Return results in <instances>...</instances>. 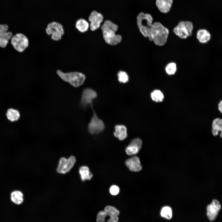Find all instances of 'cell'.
I'll return each instance as SVG.
<instances>
[{"instance_id":"1","label":"cell","mask_w":222,"mask_h":222,"mask_svg":"<svg viewBox=\"0 0 222 222\" xmlns=\"http://www.w3.org/2000/svg\"><path fill=\"white\" fill-rule=\"evenodd\" d=\"M118 26L109 20L105 21L101 27L103 38L105 42L111 45H115L121 41V37L116 35Z\"/></svg>"},{"instance_id":"2","label":"cell","mask_w":222,"mask_h":222,"mask_svg":"<svg viewBox=\"0 0 222 222\" xmlns=\"http://www.w3.org/2000/svg\"><path fill=\"white\" fill-rule=\"evenodd\" d=\"M150 28L154 43L159 46L164 45L167 39L169 33L168 29L159 22L153 23Z\"/></svg>"},{"instance_id":"3","label":"cell","mask_w":222,"mask_h":222,"mask_svg":"<svg viewBox=\"0 0 222 222\" xmlns=\"http://www.w3.org/2000/svg\"><path fill=\"white\" fill-rule=\"evenodd\" d=\"M56 73L63 80L68 82L71 85L76 88L82 85L85 79V75L80 72L64 73L60 70H58Z\"/></svg>"},{"instance_id":"4","label":"cell","mask_w":222,"mask_h":222,"mask_svg":"<svg viewBox=\"0 0 222 222\" xmlns=\"http://www.w3.org/2000/svg\"><path fill=\"white\" fill-rule=\"evenodd\" d=\"M10 44L17 52H24L29 46L28 38L24 34L18 33L13 35L10 40Z\"/></svg>"},{"instance_id":"5","label":"cell","mask_w":222,"mask_h":222,"mask_svg":"<svg viewBox=\"0 0 222 222\" xmlns=\"http://www.w3.org/2000/svg\"><path fill=\"white\" fill-rule=\"evenodd\" d=\"M193 25L189 21H182L173 29L174 33L179 38L185 39L191 35L192 34Z\"/></svg>"},{"instance_id":"6","label":"cell","mask_w":222,"mask_h":222,"mask_svg":"<svg viewBox=\"0 0 222 222\" xmlns=\"http://www.w3.org/2000/svg\"><path fill=\"white\" fill-rule=\"evenodd\" d=\"M46 31L48 35H51L52 39L55 41L60 40L64 33L62 25L59 22L54 21L48 24Z\"/></svg>"},{"instance_id":"7","label":"cell","mask_w":222,"mask_h":222,"mask_svg":"<svg viewBox=\"0 0 222 222\" xmlns=\"http://www.w3.org/2000/svg\"><path fill=\"white\" fill-rule=\"evenodd\" d=\"M91 108L93 111V115L88 124V130L91 134H98L103 131L105 126L103 121L98 117L93 107Z\"/></svg>"},{"instance_id":"8","label":"cell","mask_w":222,"mask_h":222,"mask_svg":"<svg viewBox=\"0 0 222 222\" xmlns=\"http://www.w3.org/2000/svg\"><path fill=\"white\" fill-rule=\"evenodd\" d=\"M97 97L96 92L90 88H84L82 91L80 103V106L86 109L88 106H92L93 100Z\"/></svg>"},{"instance_id":"9","label":"cell","mask_w":222,"mask_h":222,"mask_svg":"<svg viewBox=\"0 0 222 222\" xmlns=\"http://www.w3.org/2000/svg\"><path fill=\"white\" fill-rule=\"evenodd\" d=\"M76 159L74 156H71L68 159L64 157L60 158L57 169L59 173L66 174L69 172L76 162Z\"/></svg>"},{"instance_id":"10","label":"cell","mask_w":222,"mask_h":222,"mask_svg":"<svg viewBox=\"0 0 222 222\" xmlns=\"http://www.w3.org/2000/svg\"><path fill=\"white\" fill-rule=\"evenodd\" d=\"M9 26L6 24L0 23V47L4 48L9 43L13 34L8 31Z\"/></svg>"},{"instance_id":"11","label":"cell","mask_w":222,"mask_h":222,"mask_svg":"<svg viewBox=\"0 0 222 222\" xmlns=\"http://www.w3.org/2000/svg\"><path fill=\"white\" fill-rule=\"evenodd\" d=\"M103 19V16L101 13L96 10L92 11L88 17V19L90 22L89 27L90 30L94 31L98 29Z\"/></svg>"},{"instance_id":"12","label":"cell","mask_w":222,"mask_h":222,"mask_svg":"<svg viewBox=\"0 0 222 222\" xmlns=\"http://www.w3.org/2000/svg\"><path fill=\"white\" fill-rule=\"evenodd\" d=\"M221 208L220 202L216 199L213 200L211 204L208 205L207 216L210 220L212 221L215 220Z\"/></svg>"},{"instance_id":"13","label":"cell","mask_w":222,"mask_h":222,"mask_svg":"<svg viewBox=\"0 0 222 222\" xmlns=\"http://www.w3.org/2000/svg\"><path fill=\"white\" fill-rule=\"evenodd\" d=\"M142 143V140L139 138L133 139L125 148L126 154L129 155L137 154L141 148Z\"/></svg>"},{"instance_id":"14","label":"cell","mask_w":222,"mask_h":222,"mask_svg":"<svg viewBox=\"0 0 222 222\" xmlns=\"http://www.w3.org/2000/svg\"><path fill=\"white\" fill-rule=\"evenodd\" d=\"M125 163L126 166L132 171L138 172L142 169L140 160L137 156H134L128 159Z\"/></svg>"},{"instance_id":"15","label":"cell","mask_w":222,"mask_h":222,"mask_svg":"<svg viewBox=\"0 0 222 222\" xmlns=\"http://www.w3.org/2000/svg\"><path fill=\"white\" fill-rule=\"evenodd\" d=\"M105 216H109L110 218L107 222H118V216L120 214L119 211L115 207L107 206L104 208V210Z\"/></svg>"},{"instance_id":"16","label":"cell","mask_w":222,"mask_h":222,"mask_svg":"<svg viewBox=\"0 0 222 222\" xmlns=\"http://www.w3.org/2000/svg\"><path fill=\"white\" fill-rule=\"evenodd\" d=\"M137 18L138 28L144 22L146 23V26L149 27H150L153 24L152 17L149 14H145L143 12H141L138 15Z\"/></svg>"},{"instance_id":"17","label":"cell","mask_w":222,"mask_h":222,"mask_svg":"<svg viewBox=\"0 0 222 222\" xmlns=\"http://www.w3.org/2000/svg\"><path fill=\"white\" fill-rule=\"evenodd\" d=\"M173 2V0H156V5L161 12L166 13L170 11Z\"/></svg>"},{"instance_id":"18","label":"cell","mask_w":222,"mask_h":222,"mask_svg":"<svg viewBox=\"0 0 222 222\" xmlns=\"http://www.w3.org/2000/svg\"><path fill=\"white\" fill-rule=\"evenodd\" d=\"M115 130L114 135L120 140L122 141L127 138V130L125 126L121 125H116L115 127Z\"/></svg>"},{"instance_id":"19","label":"cell","mask_w":222,"mask_h":222,"mask_svg":"<svg viewBox=\"0 0 222 222\" xmlns=\"http://www.w3.org/2000/svg\"><path fill=\"white\" fill-rule=\"evenodd\" d=\"M10 199L11 201L15 204L20 205L24 201L23 194L20 190H14L10 193Z\"/></svg>"},{"instance_id":"20","label":"cell","mask_w":222,"mask_h":222,"mask_svg":"<svg viewBox=\"0 0 222 222\" xmlns=\"http://www.w3.org/2000/svg\"><path fill=\"white\" fill-rule=\"evenodd\" d=\"M75 27L79 31L83 33L88 30L89 24L86 19L83 18H80L76 21Z\"/></svg>"},{"instance_id":"21","label":"cell","mask_w":222,"mask_h":222,"mask_svg":"<svg viewBox=\"0 0 222 222\" xmlns=\"http://www.w3.org/2000/svg\"><path fill=\"white\" fill-rule=\"evenodd\" d=\"M197 38L200 43H207L210 40L211 35L207 30L204 29H200L197 32Z\"/></svg>"},{"instance_id":"22","label":"cell","mask_w":222,"mask_h":222,"mask_svg":"<svg viewBox=\"0 0 222 222\" xmlns=\"http://www.w3.org/2000/svg\"><path fill=\"white\" fill-rule=\"evenodd\" d=\"M79 173L81 180L84 182L86 180H90L92 178L93 175L90 172L88 167L86 166H80L79 169Z\"/></svg>"},{"instance_id":"23","label":"cell","mask_w":222,"mask_h":222,"mask_svg":"<svg viewBox=\"0 0 222 222\" xmlns=\"http://www.w3.org/2000/svg\"><path fill=\"white\" fill-rule=\"evenodd\" d=\"M7 119L11 122H14L18 120L20 117L19 111L15 109L10 108L8 109L6 113Z\"/></svg>"},{"instance_id":"24","label":"cell","mask_w":222,"mask_h":222,"mask_svg":"<svg viewBox=\"0 0 222 222\" xmlns=\"http://www.w3.org/2000/svg\"><path fill=\"white\" fill-rule=\"evenodd\" d=\"M212 132L214 136H217L219 131L222 130V120L220 118H216L213 121Z\"/></svg>"},{"instance_id":"25","label":"cell","mask_w":222,"mask_h":222,"mask_svg":"<svg viewBox=\"0 0 222 222\" xmlns=\"http://www.w3.org/2000/svg\"><path fill=\"white\" fill-rule=\"evenodd\" d=\"M152 100L156 102L162 101L164 98V96L162 92L159 90H155L151 94Z\"/></svg>"},{"instance_id":"26","label":"cell","mask_w":222,"mask_h":222,"mask_svg":"<svg viewBox=\"0 0 222 222\" xmlns=\"http://www.w3.org/2000/svg\"><path fill=\"white\" fill-rule=\"evenodd\" d=\"M140 32L146 37H148L150 41H153V36L150 27L142 26L139 28Z\"/></svg>"},{"instance_id":"27","label":"cell","mask_w":222,"mask_h":222,"mask_svg":"<svg viewBox=\"0 0 222 222\" xmlns=\"http://www.w3.org/2000/svg\"><path fill=\"white\" fill-rule=\"evenodd\" d=\"M172 211L171 208L169 206H165L162 208L161 212V216L167 219H170L172 217Z\"/></svg>"},{"instance_id":"28","label":"cell","mask_w":222,"mask_h":222,"mask_svg":"<svg viewBox=\"0 0 222 222\" xmlns=\"http://www.w3.org/2000/svg\"><path fill=\"white\" fill-rule=\"evenodd\" d=\"M177 70L175 63L171 62L168 64L165 67V71L166 73L171 75L174 74Z\"/></svg>"},{"instance_id":"29","label":"cell","mask_w":222,"mask_h":222,"mask_svg":"<svg viewBox=\"0 0 222 222\" xmlns=\"http://www.w3.org/2000/svg\"><path fill=\"white\" fill-rule=\"evenodd\" d=\"M118 80L121 83H126L129 80V76L127 73L123 71H119L117 74Z\"/></svg>"},{"instance_id":"30","label":"cell","mask_w":222,"mask_h":222,"mask_svg":"<svg viewBox=\"0 0 222 222\" xmlns=\"http://www.w3.org/2000/svg\"><path fill=\"white\" fill-rule=\"evenodd\" d=\"M104 211L99 212L97 214L96 220L97 222H105V218Z\"/></svg>"},{"instance_id":"31","label":"cell","mask_w":222,"mask_h":222,"mask_svg":"<svg viewBox=\"0 0 222 222\" xmlns=\"http://www.w3.org/2000/svg\"><path fill=\"white\" fill-rule=\"evenodd\" d=\"M120 189L119 187L116 185H113L110 188L109 192L112 195H117L119 192Z\"/></svg>"},{"instance_id":"32","label":"cell","mask_w":222,"mask_h":222,"mask_svg":"<svg viewBox=\"0 0 222 222\" xmlns=\"http://www.w3.org/2000/svg\"><path fill=\"white\" fill-rule=\"evenodd\" d=\"M218 109L220 112H222V101H221L218 105Z\"/></svg>"},{"instance_id":"33","label":"cell","mask_w":222,"mask_h":222,"mask_svg":"<svg viewBox=\"0 0 222 222\" xmlns=\"http://www.w3.org/2000/svg\"><path fill=\"white\" fill-rule=\"evenodd\" d=\"M222 132H220V137L221 138V137H222Z\"/></svg>"}]
</instances>
